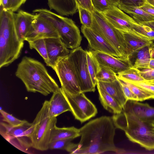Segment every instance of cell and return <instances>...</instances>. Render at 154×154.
Here are the masks:
<instances>
[{
	"label": "cell",
	"mask_w": 154,
	"mask_h": 154,
	"mask_svg": "<svg viewBox=\"0 0 154 154\" xmlns=\"http://www.w3.org/2000/svg\"><path fill=\"white\" fill-rule=\"evenodd\" d=\"M116 128L112 116H102L90 121L79 129L81 137L73 154L117 152L114 141Z\"/></svg>",
	"instance_id": "1"
},
{
	"label": "cell",
	"mask_w": 154,
	"mask_h": 154,
	"mask_svg": "<svg viewBox=\"0 0 154 154\" xmlns=\"http://www.w3.org/2000/svg\"><path fill=\"white\" fill-rule=\"evenodd\" d=\"M15 74L23 82L28 92H38L47 96L60 88L44 65L29 57H23Z\"/></svg>",
	"instance_id": "2"
},
{
	"label": "cell",
	"mask_w": 154,
	"mask_h": 154,
	"mask_svg": "<svg viewBox=\"0 0 154 154\" xmlns=\"http://www.w3.org/2000/svg\"><path fill=\"white\" fill-rule=\"evenodd\" d=\"M122 112L112 118L116 128L124 131L128 139L147 150H154V136L152 129L154 124L143 121L125 105Z\"/></svg>",
	"instance_id": "3"
},
{
	"label": "cell",
	"mask_w": 154,
	"mask_h": 154,
	"mask_svg": "<svg viewBox=\"0 0 154 154\" xmlns=\"http://www.w3.org/2000/svg\"><path fill=\"white\" fill-rule=\"evenodd\" d=\"M14 13L0 6V68L7 66L20 57L24 42L18 38Z\"/></svg>",
	"instance_id": "4"
},
{
	"label": "cell",
	"mask_w": 154,
	"mask_h": 154,
	"mask_svg": "<svg viewBox=\"0 0 154 154\" xmlns=\"http://www.w3.org/2000/svg\"><path fill=\"white\" fill-rule=\"evenodd\" d=\"M32 11L48 20L55 27L66 48L73 49L80 46L82 37L79 28L72 19L45 8L36 9Z\"/></svg>",
	"instance_id": "5"
},
{
	"label": "cell",
	"mask_w": 154,
	"mask_h": 154,
	"mask_svg": "<svg viewBox=\"0 0 154 154\" xmlns=\"http://www.w3.org/2000/svg\"><path fill=\"white\" fill-rule=\"evenodd\" d=\"M57 122L56 117L50 116L48 101L45 100L32 122L34 128L31 136L32 148L42 151L49 149L51 134Z\"/></svg>",
	"instance_id": "6"
},
{
	"label": "cell",
	"mask_w": 154,
	"mask_h": 154,
	"mask_svg": "<svg viewBox=\"0 0 154 154\" xmlns=\"http://www.w3.org/2000/svg\"><path fill=\"white\" fill-rule=\"evenodd\" d=\"M92 14L93 23L91 28L111 44L121 58L128 59L129 51L122 32L114 27L102 13L94 9Z\"/></svg>",
	"instance_id": "7"
},
{
	"label": "cell",
	"mask_w": 154,
	"mask_h": 154,
	"mask_svg": "<svg viewBox=\"0 0 154 154\" xmlns=\"http://www.w3.org/2000/svg\"><path fill=\"white\" fill-rule=\"evenodd\" d=\"M34 128L33 123L28 121L15 127L7 123L1 122L0 133L14 147L23 152L29 153V150L32 147L31 136Z\"/></svg>",
	"instance_id": "8"
},
{
	"label": "cell",
	"mask_w": 154,
	"mask_h": 154,
	"mask_svg": "<svg viewBox=\"0 0 154 154\" xmlns=\"http://www.w3.org/2000/svg\"><path fill=\"white\" fill-rule=\"evenodd\" d=\"M68 56L74 70L82 92H94L95 87L93 83L88 71L86 51L79 46L70 50Z\"/></svg>",
	"instance_id": "9"
},
{
	"label": "cell",
	"mask_w": 154,
	"mask_h": 154,
	"mask_svg": "<svg viewBox=\"0 0 154 154\" xmlns=\"http://www.w3.org/2000/svg\"><path fill=\"white\" fill-rule=\"evenodd\" d=\"M62 89L75 119L82 123L96 116L97 113V108L84 93L72 95Z\"/></svg>",
	"instance_id": "10"
},
{
	"label": "cell",
	"mask_w": 154,
	"mask_h": 154,
	"mask_svg": "<svg viewBox=\"0 0 154 154\" xmlns=\"http://www.w3.org/2000/svg\"><path fill=\"white\" fill-rule=\"evenodd\" d=\"M58 77L61 88L72 95L82 92L73 67L68 56L61 60L54 69Z\"/></svg>",
	"instance_id": "11"
},
{
	"label": "cell",
	"mask_w": 154,
	"mask_h": 154,
	"mask_svg": "<svg viewBox=\"0 0 154 154\" xmlns=\"http://www.w3.org/2000/svg\"><path fill=\"white\" fill-rule=\"evenodd\" d=\"M33 22L31 28L26 36L25 41H33L41 39L60 37L55 27L39 14Z\"/></svg>",
	"instance_id": "12"
},
{
	"label": "cell",
	"mask_w": 154,
	"mask_h": 154,
	"mask_svg": "<svg viewBox=\"0 0 154 154\" xmlns=\"http://www.w3.org/2000/svg\"><path fill=\"white\" fill-rule=\"evenodd\" d=\"M81 31L88 41L89 45L92 51L121 58L118 52L111 44L91 28L86 27L82 25Z\"/></svg>",
	"instance_id": "13"
},
{
	"label": "cell",
	"mask_w": 154,
	"mask_h": 154,
	"mask_svg": "<svg viewBox=\"0 0 154 154\" xmlns=\"http://www.w3.org/2000/svg\"><path fill=\"white\" fill-rule=\"evenodd\" d=\"M45 40L48 57L46 64L54 69L61 60L68 55L70 50L65 46L60 37Z\"/></svg>",
	"instance_id": "14"
},
{
	"label": "cell",
	"mask_w": 154,
	"mask_h": 154,
	"mask_svg": "<svg viewBox=\"0 0 154 154\" xmlns=\"http://www.w3.org/2000/svg\"><path fill=\"white\" fill-rule=\"evenodd\" d=\"M91 51L99 64L108 67L117 75L132 67L128 59L116 57L104 53Z\"/></svg>",
	"instance_id": "15"
},
{
	"label": "cell",
	"mask_w": 154,
	"mask_h": 154,
	"mask_svg": "<svg viewBox=\"0 0 154 154\" xmlns=\"http://www.w3.org/2000/svg\"><path fill=\"white\" fill-rule=\"evenodd\" d=\"M107 20L116 28L122 31L133 30L130 23L131 17L117 6L113 5L102 13Z\"/></svg>",
	"instance_id": "16"
},
{
	"label": "cell",
	"mask_w": 154,
	"mask_h": 154,
	"mask_svg": "<svg viewBox=\"0 0 154 154\" xmlns=\"http://www.w3.org/2000/svg\"><path fill=\"white\" fill-rule=\"evenodd\" d=\"M37 16L36 14H31L22 10L14 13V22L16 30L19 40L24 42L30 31L33 22Z\"/></svg>",
	"instance_id": "17"
},
{
	"label": "cell",
	"mask_w": 154,
	"mask_h": 154,
	"mask_svg": "<svg viewBox=\"0 0 154 154\" xmlns=\"http://www.w3.org/2000/svg\"><path fill=\"white\" fill-rule=\"evenodd\" d=\"M48 109L50 116L57 117L67 111H71L69 103L61 88L53 93L48 101Z\"/></svg>",
	"instance_id": "18"
},
{
	"label": "cell",
	"mask_w": 154,
	"mask_h": 154,
	"mask_svg": "<svg viewBox=\"0 0 154 154\" xmlns=\"http://www.w3.org/2000/svg\"><path fill=\"white\" fill-rule=\"evenodd\" d=\"M125 105L141 120L154 124V107L147 103L131 100H128Z\"/></svg>",
	"instance_id": "19"
},
{
	"label": "cell",
	"mask_w": 154,
	"mask_h": 154,
	"mask_svg": "<svg viewBox=\"0 0 154 154\" xmlns=\"http://www.w3.org/2000/svg\"><path fill=\"white\" fill-rule=\"evenodd\" d=\"M122 32L128 50L129 55L153 43L152 40L140 35L133 30L130 31Z\"/></svg>",
	"instance_id": "20"
},
{
	"label": "cell",
	"mask_w": 154,
	"mask_h": 154,
	"mask_svg": "<svg viewBox=\"0 0 154 154\" xmlns=\"http://www.w3.org/2000/svg\"><path fill=\"white\" fill-rule=\"evenodd\" d=\"M149 45L142 47L129 54L128 59L132 67L138 69H148L151 59Z\"/></svg>",
	"instance_id": "21"
},
{
	"label": "cell",
	"mask_w": 154,
	"mask_h": 154,
	"mask_svg": "<svg viewBox=\"0 0 154 154\" xmlns=\"http://www.w3.org/2000/svg\"><path fill=\"white\" fill-rule=\"evenodd\" d=\"M96 85L116 100L122 107L127 101L123 92L121 84L118 79L110 82L97 81Z\"/></svg>",
	"instance_id": "22"
},
{
	"label": "cell",
	"mask_w": 154,
	"mask_h": 154,
	"mask_svg": "<svg viewBox=\"0 0 154 154\" xmlns=\"http://www.w3.org/2000/svg\"><path fill=\"white\" fill-rule=\"evenodd\" d=\"M50 10H54L62 16H69L75 14L78 10L75 0H47Z\"/></svg>",
	"instance_id": "23"
},
{
	"label": "cell",
	"mask_w": 154,
	"mask_h": 154,
	"mask_svg": "<svg viewBox=\"0 0 154 154\" xmlns=\"http://www.w3.org/2000/svg\"><path fill=\"white\" fill-rule=\"evenodd\" d=\"M118 7L128 14L138 23L154 21V16L147 13L139 7H134L119 4Z\"/></svg>",
	"instance_id": "24"
},
{
	"label": "cell",
	"mask_w": 154,
	"mask_h": 154,
	"mask_svg": "<svg viewBox=\"0 0 154 154\" xmlns=\"http://www.w3.org/2000/svg\"><path fill=\"white\" fill-rule=\"evenodd\" d=\"M99 98L102 105L106 110L114 114L121 113L123 110L122 106L113 98L103 89L96 85Z\"/></svg>",
	"instance_id": "25"
},
{
	"label": "cell",
	"mask_w": 154,
	"mask_h": 154,
	"mask_svg": "<svg viewBox=\"0 0 154 154\" xmlns=\"http://www.w3.org/2000/svg\"><path fill=\"white\" fill-rule=\"evenodd\" d=\"M80 136V135L79 129L74 126L59 128L56 125L51 132L50 143L59 140L68 138L74 139Z\"/></svg>",
	"instance_id": "26"
},
{
	"label": "cell",
	"mask_w": 154,
	"mask_h": 154,
	"mask_svg": "<svg viewBox=\"0 0 154 154\" xmlns=\"http://www.w3.org/2000/svg\"><path fill=\"white\" fill-rule=\"evenodd\" d=\"M119 80L126 85L137 97L138 101H142L150 99H154V94L128 81L118 77Z\"/></svg>",
	"instance_id": "27"
},
{
	"label": "cell",
	"mask_w": 154,
	"mask_h": 154,
	"mask_svg": "<svg viewBox=\"0 0 154 154\" xmlns=\"http://www.w3.org/2000/svg\"><path fill=\"white\" fill-rule=\"evenodd\" d=\"M86 57L88 71L93 83L96 86L97 82L96 76L99 64L91 51H86Z\"/></svg>",
	"instance_id": "28"
},
{
	"label": "cell",
	"mask_w": 154,
	"mask_h": 154,
	"mask_svg": "<svg viewBox=\"0 0 154 154\" xmlns=\"http://www.w3.org/2000/svg\"><path fill=\"white\" fill-rule=\"evenodd\" d=\"M74 139L68 138L57 140L49 144V149H51L65 150L72 154L75 149L77 144L72 142Z\"/></svg>",
	"instance_id": "29"
},
{
	"label": "cell",
	"mask_w": 154,
	"mask_h": 154,
	"mask_svg": "<svg viewBox=\"0 0 154 154\" xmlns=\"http://www.w3.org/2000/svg\"><path fill=\"white\" fill-rule=\"evenodd\" d=\"M96 77L97 81L105 82H112L118 79L117 75L111 69L100 64Z\"/></svg>",
	"instance_id": "30"
},
{
	"label": "cell",
	"mask_w": 154,
	"mask_h": 154,
	"mask_svg": "<svg viewBox=\"0 0 154 154\" xmlns=\"http://www.w3.org/2000/svg\"><path fill=\"white\" fill-rule=\"evenodd\" d=\"M130 23L132 29L140 35L154 41V30L149 27L138 23L131 17Z\"/></svg>",
	"instance_id": "31"
},
{
	"label": "cell",
	"mask_w": 154,
	"mask_h": 154,
	"mask_svg": "<svg viewBox=\"0 0 154 154\" xmlns=\"http://www.w3.org/2000/svg\"><path fill=\"white\" fill-rule=\"evenodd\" d=\"M31 49H35L43 58L46 64L48 61V57L45 39H41L28 42Z\"/></svg>",
	"instance_id": "32"
},
{
	"label": "cell",
	"mask_w": 154,
	"mask_h": 154,
	"mask_svg": "<svg viewBox=\"0 0 154 154\" xmlns=\"http://www.w3.org/2000/svg\"><path fill=\"white\" fill-rule=\"evenodd\" d=\"M117 76L119 78L128 81L137 82L145 81L140 73V70L132 67L119 73Z\"/></svg>",
	"instance_id": "33"
},
{
	"label": "cell",
	"mask_w": 154,
	"mask_h": 154,
	"mask_svg": "<svg viewBox=\"0 0 154 154\" xmlns=\"http://www.w3.org/2000/svg\"><path fill=\"white\" fill-rule=\"evenodd\" d=\"M78 10L81 23L85 27L91 28L93 23L92 13L79 6Z\"/></svg>",
	"instance_id": "34"
},
{
	"label": "cell",
	"mask_w": 154,
	"mask_h": 154,
	"mask_svg": "<svg viewBox=\"0 0 154 154\" xmlns=\"http://www.w3.org/2000/svg\"><path fill=\"white\" fill-rule=\"evenodd\" d=\"M0 112L3 121L12 126L21 125L27 121L26 120L19 119L2 109H1Z\"/></svg>",
	"instance_id": "35"
},
{
	"label": "cell",
	"mask_w": 154,
	"mask_h": 154,
	"mask_svg": "<svg viewBox=\"0 0 154 154\" xmlns=\"http://www.w3.org/2000/svg\"><path fill=\"white\" fill-rule=\"evenodd\" d=\"M91 1L94 9L101 13L107 11L114 5L109 0H91Z\"/></svg>",
	"instance_id": "36"
},
{
	"label": "cell",
	"mask_w": 154,
	"mask_h": 154,
	"mask_svg": "<svg viewBox=\"0 0 154 154\" xmlns=\"http://www.w3.org/2000/svg\"><path fill=\"white\" fill-rule=\"evenodd\" d=\"M27 0H8L6 9L13 12L18 10Z\"/></svg>",
	"instance_id": "37"
},
{
	"label": "cell",
	"mask_w": 154,
	"mask_h": 154,
	"mask_svg": "<svg viewBox=\"0 0 154 154\" xmlns=\"http://www.w3.org/2000/svg\"><path fill=\"white\" fill-rule=\"evenodd\" d=\"M120 82L121 84L123 93L127 100L138 101L137 97L133 93L129 88L125 84Z\"/></svg>",
	"instance_id": "38"
},
{
	"label": "cell",
	"mask_w": 154,
	"mask_h": 154,
	"mask_svg": "<svg viewBox=\"0 0 154 154\" xmlns=\"http://www.w3.org/2000/svg\"><path fill=\"white\" fill-rule=\"evenodd\" d=\"M145 2V0H119V4L131 6L140 7Z\"/></svg>",
	"instance_id": "39"
},
{
	"label": "cell",
	"mask_w": 154,
	"mask_h": 154,
	"mask_svg": "<svg viewBox=\"0 0 154 154\" xmlns=\"http://www.w3.org/2000/svg\"><path fill=\"white\" fill-rule=\"evenodd\" d=\"M78 6L92 13L94 10L91 0H75Z\"/></svg>",
	"instance_id": "40"
},
{
	"label": "cell",
	"mask_w": 154,
	"mask_h": 154,
	"mask_svg": "<svg viewBox=\"0 0 154 154\" xmlns=\"http://www.w3.org/2000/svg\"><path fill=\"white\" fill-rule=\"evenodd\" d=\"M126 80L135 85L141 87L154 94V85L150 84L144 82H137L127 80Z\"/></svg>",
	"instance_id": "41"
},
{
	"label": "cell",
	"mask_w": 154,
	"mask_h": 154,
	"mask_svg": "<svg viewBox=\"0 0 154 154\" xmlns=\"http://www.w3.org/2000/svg\"><path fill=\"white\" fill-rule=\"evenodd\" d=\"M140 73L144 79V81L154 80V69H145L140 70Z\"/></svg>",
	"instance_id": "42"
},
{
	"label": "cell",
	"mask_w": 154,
	"mask_h": 154,
	"mask_svg": "<svg viewBox=\"0 0 154 154\" xmlns=\"http://www.w3.org/2000/svg\"><path fill=\"white\" fill-rule=\"evenodd\" d=\"M147 13L154 16V6L145 2L141 7H139Z\"/></svg>",
	"instance_id": "43"
},
{
	"label": "cell",
	"mask_w": 154,
	"mask_h": 154,
	"mask_svg": "<svg viewBox=\"0 0 154 154\" xmlns=\"http://www.w3.org/2000/svg\"><path fill=\"white\" fill-rule=\"evenodd\" d=\"M149 49L151 59H154V43L149 45Z\"/></svg>",
	"instance_id": "44"
},
{
	"label": "cell",
	"mask_w": 154,
	"mask_h": 154,
	"mask_svg": "<svg viewBox=\"0 0 154 154\" xmlns=\"http://www.w3.org/2000/svg\"><path fill=\"white\" fill-rule=\"evenodd\" d=\"M138 23L150 27L153 30H154V21L149 22L141 23Z\"/></svg>",
	"instance_id": "45"
},
{
	"label": "cell",
	"mask_w": 154,
	"mask_h": 154,
	"mask_svg": "<svg viewBox=\"0 0 154 154\" xmlns=\"http://www.w3.org/2000/svg\"><path fill=\"white\" fill-rule=\"evenodd\" d=\"M8 0H0V5L4 8H6L8 4Z\"/></svg>",
	"instance_id": "46"
},
{
	"label": "cell",
	"mask_w": 154,
	"mask_h": 154,
	"mask_svg": "<svg viewBox=\"0 0 154 154\" xmlns=\"http://www.w3.org/2000/svg\"><path fill=\"white\" fill-rule=\"evenodd\" d=\"M148 69H154V59H151L150 60L148 65Z\"/></svg>",
	"instance_id": "47"
},
{
	"label": "cell",
	"mask_w": 154,
	"mask_h": 154,
	"mask_svg": "<svg viewBox=\"0 0 154 154\" xmlns=\"http://www.w3.org/2000/svg\"><path fill=\"white\" fill-rule=\"evenodd\" d=\"M115 5L118 7L119 4V0H109Z\"/></svg>",
	"instance_id": "48"
},
{
	"label": "cell",
	"mask_w": 154,
	"mask_h": 154,
	"mask_svg": "<svg viewBox=\"0 0 154 154\" xmlns=\"http://www.w3.org/2000/svg\"><path fill=\"white\" fill-rule=\"evenodd\" d=\"M146 2L154 6V0H145Z\"/></svg>",
	"instance_id": "49"
},
{
	"label": "cell",
	"mask_w": 154,
	"mask_h": 154,
	"mask_svg": "<svg viewBox=\"0 0 154 154\" xmlns=\"http://www.w3.org/2000/svg\"><path fill=\"white\" fill-rule=\"evenodd\" d=\"M144 82L147 83L154 85V80L149 81H144Z\"/></svg>",
	"instance_id": "50"
},
{
	"label": "cell",
	"mask_w": 154,
	"mask_h": 154,
	"mask_svg": "<svg viewBox=\"0 0 154 154\" xmlns=\"http://www.w3.org/2000/svg\"><path fill=\"white\" fill-rule=\"evenodd\" d=\"M152 134L154 136V127L152 129Z\"/></svg>",
	"instance_id": "51"
}]
</instances>
